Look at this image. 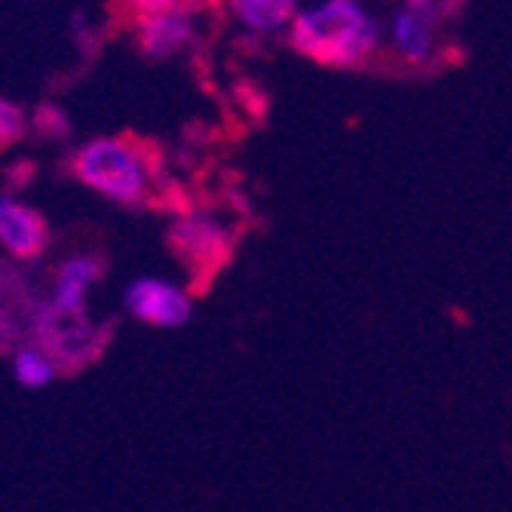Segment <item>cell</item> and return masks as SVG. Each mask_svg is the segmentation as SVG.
<instances>
[{
  "mask_svg": "<svg viewBox=\"0 0 512 512\" xmlns=\"http://www.w3.org/2000/svg\"><path fill=\"white\" fill-rule=\"evenodd\" d=\"M68 172L92 194L126 209L148 206L154 197L157 166L151 163V151L132 135L92 138L71 154Z\"/></svg>",
  "mask_w": 512,
  "mask_h": 512,
  "instance_id": "1",
  "label": "cell"
},
{
  "mask_svg": "<svg viewBox=\"0 0 512 512\" xmlns=\"http://www.w3.org/2000/svg\"><path fill=\"white\" fill-rule=\"evenodd\" d=\"M292 46L325 68H359L378 43V25L359 0H325L295 13L289 25Z\"/></svg>",
  "mask_w": 512,
  "mask_h": 512,
  "instance_id": "2",
  "label": "cell"
},
{
  "mask_svg": "<svg viewBox=\"0 0 512 512\" xmlns=\"http://www.w3.org/2000/svg\"><path fill=\"white\" fill-rule=\"evenodd\" d=\"M108 338L111 325L96 322L89 310H56L46 301V295H34L25 304V341L37 344L59 365L62 375H71V371H80L102 359Z\"/></svg>",
  "mask_w": 512,
  "mask_h": 512,
  "instance_id": "3",
  "label": "cell"
},
{
  "mask_svg": "<svg viewBox=\"0 0 512 512\" xmlns=\"http://www.w3.org/2000/svg\"><path fill=\"white\" fill-rule=\"evenodd\" d=\"M169 249L181 261V267L191 273V283L203 286L230 261L234 234H230V227L218 215L191 212L172 221Z\"/></svg>",
  "mask_w": 512,
  "mask_h": 512,
  "instance_id": "4",
  "label": "cell"
},
{
  "mask_svg": "<svg viewBox=\"0 0 512 512\" xmlns=\"http://www.w3.org/2000/svg\"><path fill=\"white\" fill-rule=\"evenodd\" d=\"M123 310L129 319L151 329H181L194 316V295L163 276H138L123 292Z\"/></svg>",
  "mask_w": 512,
  "mask_h": 512,
  "instance_id": "5",
  "label": "cell"
},
{
  "mask_svg": "<svg viewBox=\"0 0 512 512\" xmlns=\"http://www.w3.org/2000/svg\"><path fill=\"white\" fill-rule=\"evenodd\" d=\"M138 46L151 59H169L197 37V4L178 0L172 7L138 16Z\"/></svg>",
  "mask_w": 512,
  "mask_h": 512,
  "instance_id": "6",
  "label": "cell"
},
{
  "mask_svg": "<svg viewBox=\"0 0 512 512\" xmlns=\"http://www.w3.org/2000/svg\"><path fill=\"white\" fill-rule=\"evenodd\" d=\"M50 240L53 230L34 206L0 194V249L13 261H37L50 249Z\"/></svg>",
  "mask_w": 512,
  "mask_h": 512,
  "instance_id": "7",
  "label": "cell"
},
{
  "mask_svg": "<svg viewBox=\"0 0 512 512\" xmlns=\"http://www.w3.org/2000/svg\"><path fill=\"white\" fill-rule=\"evenodd\" d=\"M105 276V258L96 252H74L68 255L59 267H56V279H53V289L46 295L56 310H68V313H80L89 310L86 298L89 289L99 283Z\"/></svg>",
  "mask_w": 512,
  "mask_h": 512,
  "instance_id": "8",
  "label": "cell"
},
{
  "mask_svg": "<svg viewBox=\"0 0 512 512\" xmlns=\"http://www.w3.org/2000/svg\"><path fill=\"white\" fill-rule=\"evenodd\" d=\"M433 25H436V7L433 0H405V7L393 19V40L396 50L411 62L421 65L433 46Z\"/></svg>",
  "mask_w": 512,
  "mask_h": 512,
  "instance_id": "9",
  "label": "cell"
},
{
  "mask_svg": "<svg viewBox=\"0 0 512 512\" xmlns=\"http://www.w3.org/2000/svg\"><path fill=\"white\" fill-rule=\"evenodd\" d=\"M227 4L230 13L255 34H273L286 28L298 13V0H227Z\"/></svg>",
  "mask_w": 512,
  "mask_h": 512,
  "instance_id": "10",
  "label": "cell"
},
{
  "mask_svg": "<svg viewBox=\"0 0 512 512\" xmlns=\"http://www.w3.org/2000/svg\"><path fill=\"white\" fill-rule=\"evenodd\" d=\"M10 371L13 381L25 390H43L62 375L59 365L31 341H22L19 347L10 350Z\"/></svg>",
  "mask_w": 512,
  "mask_h": 512,
  "instance_id": "11",
  "label": "cell"
},
{
  "mask_svg": "<svg viewBox=\"0 0 512 512\" xmlns=\"http://www.w3.org/2000/svg\"><path fill=\"white\" fill-rule=\"evenodd\" d=\"M25 135H28V114L16 102L0 99V154L19 145Z\"/></svg>",
  "mask_w": 512,
  "mask_h": 512,
  "instance_id": "12",
  "label": "cell"
},
{
  "mask_svg": "<svg viewBox=\"0 0 512 512\" xmlns=\"http://www.w3.org/2000/svg\"><path fill=\"white\" fill-rule=\"evenodd\" d=\"M25 341V307L0 301V353H10Z\"/></svg>",
  "mask_w": 512,
  "mask_h": 512,
  "instance_id": "13",
  "label": "cell"
},
{
  "mask_svg": "<svg viewBox=\"0 0 512 512\" xmlns=\"http://www.w3.org/2000/svg\"><path fill=\"white\" fill-rule=\"evenodd\" d=\"M172 4H178V0H126L132 19L145 16V13H154V10H163V7H172Z\"/></svg>",
  "mask_w": 512,
  "mask_h": 512,
  "instance_id": "14",
  "label": "cell"
}]
</instances>
